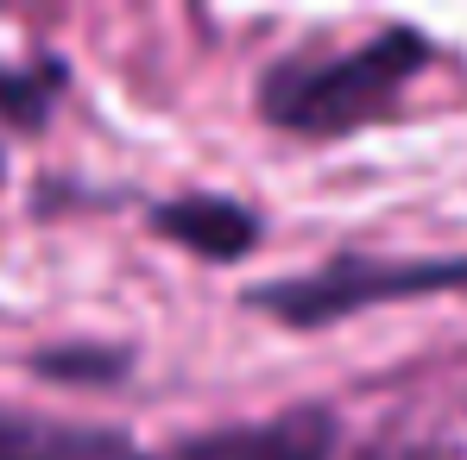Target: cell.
I'll use <instances>...</instances> for the list:
<instances>
[{"label":"cell","mask_w":467,"mask_h":460,"mask_svg":"<svg viewBox=\"0 0 467 460\" xmlns=\"http://www.w3.org/2000/svg\"><path fill=\"white\" fill-rule=\"evenodd\" d=\"M430 57L436 45L417 26H386L367 45L335 51V57L297 51L259 77V114L297 139H348L360 127L391 120L404 88L430 70Z\"/></svg>","instance_id":"cell-1"},{"label":"cell","mask_w":467,"mask_h":460,"mask_svg":"<svg viewBox=\"0 0 467 460\" xmlns=\"http://www.w3.org/2000/svg\"><path fill=\"white\" fill-rule=\"evenodd\" d=\"M436 291H467V259H379V252H335L304 278L259 284L253 309L278 315L285 328H328L373 303H410Z\"/></svg>","instance_id":"cell-2"},{"label":"cell","mask_w":467,"mask_h":460,"mask_svg":"<svg viewBox=\"0 0 467 460\" xmlns=\"http://www.w3.org/2000/svg\"><path fill=\"white\" fill-rule=\"evenodd\" d=\"M335 416L322 404H297L278 410L265 423H234V429H209L177 442L171 460H328L335 455Z\"/></svg>","instance_id":"cell-3"},{"label":"cell","mask_w":467,"mask_h":460,"mask_svg":"<svg viewBox=\"0 0 467 460\" xmlns=\"http://www.w3.org/2000/svg\"><path fill=\"white\" fill-rule=\"evenodd\" d=\"M152 228L164 240H177L183 252H196V259H222L228 265L240 252H253L259 215L228 202V196H177V202H158L152 209Z\"/></svg>","instance_id":"cell-4"},{"label":"cell","mask_w":467,"mask_h":460,"mask_svg":"<svg viewBox=\"0 0 467 460\" xmlns=\"http://www.w3.org/2000/svg\"><path fill=\"white\" fill-rule=\"evenodd\" d=\"M133 442L114 429H82L51 416H6L0 410V460H127Z\"/></svg>","instance_id":"cell-5"},{"label":"cell","mask_w":467,"mask_h":460,"mask_svg":"<svg viewBox=\"0 0 467 460\" xmlns=\"http://www.w3.org/2000/svg\"><path fill=\"white\" fill-rule=\"evenodd\" d=\"M57 88H64V64H57V57H38V64H13V70H0V120L26 127V133L45 127Z\"/></svg>","instance_id":"cell-6"},{"label":"cell","mask_w":467,"mask_h":460,"mask_svg":"<svg viewBox=\"0 0 467 460\" xmlns=\"http://www.w3.org/2000/svg\"><path fill=\"white\" fill-rule=\"evenodd\" d=\"M38 373L45 379H108V373H120V360H70V353H51V360H38Z\"/></svg>","instance_id":"cell-7"},{"label":"cell","mask_w":467,"mask_h":460,"mask_svg":"<svg viewBox=\"0 0 467 460\" xmlns=\"http://www.w3.org/2000/svg\"><path fill=\"white\" fill-rule=\"evenodd\" d=\"M127 460H140V455H127Z\"/></svg>","instance_id":"cell-8"},{"label":"cell","mask_w":467,"mask_h":460,"mask_svg":"<svg viewBox=\"0 0 467 460\" xmlns=\"http://www.w3.org/2000/svg\"><path fill=\"white\" fill-rule=\"evenodd\" d=\"M0 170H6V164H0Z\"/></svg>","instance_id":"cell-9"}]
</instances>
